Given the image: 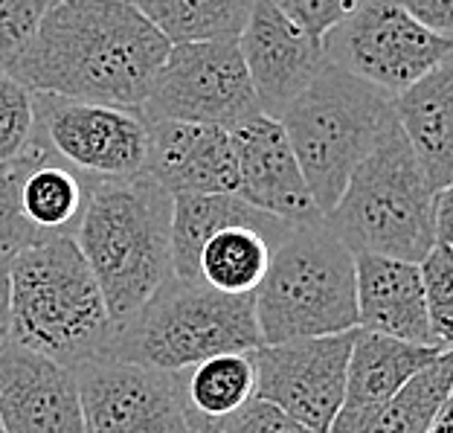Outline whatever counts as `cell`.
<instances>
[{
  "instance_id": "44dd1931",
  "label": "cell",
  "mask_w": 453,
  "mask_h": 433,
  "mask_svg": "<svg viewBox=\"0 0 453 433\" xmlns=\"http://www.w3.org/2000/svg\"><path fill=\"white\" fill-rule=\"evenodd\" d=\"M247 224L256 227L273 239L291 230L273 215L256 210L235 192L224 195H178L172 207V271L180 280H195V265H198V253L203 242L215 236L224 227Z\"/></svg>"
},
{
  "instance_id": "83f0119b",
  "label": "cell",
  "mask_w": 453,
  "mask_h": 433,
  "mask_svg": "<svg viewBox=\"0 0 453 433\" xmlns=\"http://www.w3.org/2000/svg\"><path fill=\"white\" fill-rule=\"evenodd\" d=\"M47 6L44 0H0V73H12Z\"/></svg>"
},
{
  "instance_id": "836d02e7",
  "label": "cell",
  "mask_w": 453,
  "mask_h": 433,
  "mask_svg": "<svg viewBox=\"0 0 453 433\" xmlns=\"http://www.w3.org/2000/svg\"><path fill=\"white\" fill-rule=\"evenodd\" d=\"M9 265L12 259H0V346L9 340Z\"/></svg>"
},
{
  "instance_id": "7c38bea8",
  "label": "cell",
  "mask_w": 453,
  "mask_h": 433,
  "mask_svg": "<svg viewBox=\"0 0 453 433\" xmlns=\"http://www.w3.org/2000/svg\"><path fill=\"white\" fill-rule=\"evenodd\" d=\"M76 381L85 433H195L178 373L102 358Z\"/></svg>"
},
{
  "instance_id": "2e32d148",
  "label": "cell",
  "mask_w": 453,
  "mask_h": 433,
  "mask_svg": "<svg viewBox=\"0 0 453 433\" xmlns=\"http://www.w3.org/2000/svg\"><path fill=\"white\" fill-rule=\"evenodd\" d=\"M146 174L157 181L172 198L235 192L239 189V160H235L233 134L219 126H203V122L149 120Z\"/></svg>"
},
{
  "instance_id": "e0dca14e",
  "label": "cell",
  "mask_w": 453,
  "mask_h": 433,
  "mask_svg": "<svg viewBox=\"0 0 453 433\" xmlns=\"http://www.w3.org/2000/svg\"><path fill=\"white\" fill-rule=\"evenodd\" d=\"M441 355L436 346H418L387 335L357 329L349 358L346 398L328 433H360L366 421L387 405L410 378Z\"/></svg>"
},
{
  "instance_id": "484cf974",
  "label": "cell",
  "mask_w": 453,
  "mask_h": 433,
  "mask_svg": "<svg viewBox=\"0 0 453 433\" xmlns=\"http://www.w3.org/2000/svg\"><path fill=\"white\" fill-rule=\"evenodd\" d=\"M421 285H425V305L434 346L441 352L453 349V247L436 244L418 262Z\"/></svg>"
},
{
  "instance_id": "74e56055",
  "label": "cell",
  "mask_w": 453,
  "mask_h": 433,
  "mask_svg": "<svg viewBox=\"0 0 453 433\" xmlns=\"http://www.w3.org/2000/svg\"><path fill=\"white\" fill-rule=\"evenodd\" d=\"M131 4H140V0H131Z\"/></svg>"
},
{
  "instance_id": "8992f818",
  "label": "cell",
  "mask_w": 453,
  "mask_h": 433,
  "mask_svg": "<svg viewBox=\"0 0 453 433\" xmlns=\"http://www.w3.org/2000/svg\"><path fill=\"white\" fill-rule=\"evenodd\" d=\"M259 346L253 297H230L172 274L146 305L117 323L108 358L183 373L207 358Z\"/></svg>"
},
{
  "instance_id": "5bb4252c",
  "label": "cell",
  "mask_w": 453,
  "mask_h": 433,
  "mask_svg": "<svg viewBox=\"0 0 453 433\" xmlns=\"http://www.w3.org/2000/svg\"><path fill=\"white\" fill-rule=\"evenodd\" d=\"M244 67L265 117L280 120L288 105L328 65L323 44L308 38L271 0H259L239 35Z\"/></svg>"
},
{
  "instance_id": "cb8c5ba5",
  "label": "cell",
  "mask_w": 453,
  "mask_h": 433,
  "mask_svg": "<svg viewBox=\"0 0 453 433\" xmlns=\"http://www.w3.org/2000/svg\"><path fill=\"white\" fill-rule=\"evenodd\" d=\"M259 0H140L134 4L169 44L235 41Z\"/></svg>"
},
{
  "instance_id": "7a4b0ae2",
  "label": "cell",
  "mask_w": 453,
  "mask_h": 433,
  "mask_svg": "<svg viewBox=\"0 0 453 433\" xmlns=\"http://www.w3.org/2000/svg\"><path fill=\"white\" fill-rule=\"evenodd\" d=\"M117 323L79 244L50 239L9 265V340L67 369L108 358Z\"/></svg>"
},
{
  "instance_id": "5b68a950",
  "label": "cell",
  "mask_w": 453,
  "mask_h": 433,
  "mask_svg": "<svg viewBox=\"0 0 453 433\" xmlns=\"http://www.w3.org/2000/svg\"><path fill=\"white\" fill-rule=\"evenodd\" d=\"M262 346L357 329L355 253L326 221L300 224L273 247L253 294Z\"/></svg>"
},
{
  "instance_id": "9a60e30c",
  "label": "cell",
  "mask_w": 453,
  "mask_h": 433,
  "mask_svg": "<svg viewBox=\"0 0 453 433\" xmlns=\"http://www.w3.org/2000/svg\"><path fill=\"white\" fill-rule=\"evenodd\" d=\"M4 433H85L76 369L6 340L0 346Z\"/></svg>"
},
{
  "instance_id": "30bf717a",
  "label": "cell",
  "mask_w": 453,
  "mask_h": 433,
  "mask_svg": "<svg viewBox=\"0 0 453 433\" xmlns=\"http://www.w3.org/2000/svg\"><path fill=\"white\" fill-rule=\"evenodd\" d=\"M33 137L90 181L146 174L149 120L140 108L35 94Z\"/></svg>"
},
{
  "instance_id": "6da1fadb",
  "label": "cell",
  "mask_w": 453,
  "mask_h": 433,
  "mask_svg": "<svg viewBox=\"0 0 453 433\" xmlns=\"http://www.w3.org/2000/svg\"><path fill=\"white\" fill-rule=\"evenodd\" d=\"M169 50L131 0H58L12 76L33 94L142 108Z\"/></svg>"
},
{
  "instance_id": "277c9868",
  "label": "cell",
  "mask_w": 453,
  "mask_h": 433,
  "mask_svg": "<svg viewBox=\"0 0 453 433\" xmlns=\"http://www.w3.org/2000/svg\"><path fill=\"white\" fill-rule=\"evenodd\" d=\"M436 192L421 172L398 117L360 160L326 224L352 253L421 262L436 247Z\"/></svg>"
},
{
  "instance_id": "4fadbf2b",
  "label": "cell",
  "mask_w": 453,
  "mask_h": 433,
  "mask_svg": "<svg viewBox=\"0 0 453 433\" xmlns=\"http://www.w3.org/2000/svg\"><path fill=\"white\" fill-rule=\"evenodd\" d=\"M230 134L239 160V198L291 227L326 221L280 120L259 113Z\"/></svg>"
},
{
  "instance_id": "7402d4cb",
  "label": "cell",
  "mask_w": 453,
  "mask_h": 433,
  "mask_svg": "<svg viewBox=\"0 0 453 433\" xmlns=\"http://www.w3.org/2000/svg\"><path fill=\"white\" fill-rule=\"evenodd\" d=\"M282 239H273L247 224L224 227L203 242L195 265V282L230 297H253L267 276L273 247Z\"/></svg>"
},
{
  "instance_id": "1f68e13d",
  "label": "cell",
  "mask_w": 453,
  "mask_h": 433,
  "mask_svg": "<svg viewBox=\"0 0 453 433\" xmlns=\"http://www.w3.org/2000/svg\"><path fill=\"white\" fill-rule=\"evenodd\" d=\"M421 27L439 35H453V0H398Z\"/></svg>"
},
{
  "instance_id": "8fae6325",
  "label": "cell",
  "mask_w": 453,
  "mask_h": 433,
  "mask_svg": "<svg viewBox=\"0 0 453 433\" xmlns=\"http://www.w3.org/2000/svg\"><path fill=\"white\" fill-rule=\"evenodd\" d=\"M357 329L253 349L256 398L314 433H328L346 398L349 358Z\"/></svg>"
},
{
  "instance_id": "ba28073f",
  "label": "cell",
  "mask_w": 453,
  "mask_h": 433,
  "mask_svg": "<svg viewBox=\"0 0 453 433\" xmlns=\"http://www.w3.org/2000/svg\"><path fill=\"white\" fill-rule=\"evenodd\" d=\"M323 50L332 65L395 99L448 58L450 38L421 27L398 0H357Z\"/></svg>"
},
{
  "instance_id": "d6a6232c",
  "label": "cell",
  "mask_w": 453,
  "mask_h": 433,
  "mask_svg": "<svg viewBox=\"0 0 453 433\" xmlns=\"http://www.w3.org/2000/svg\"><path fill=\"white\" fill-rule=\"evenodd\" d=\"M436 244L453 247V181L436 192Z\"/></svg>"
},
{
  "instance_id": "ab89813d",
  "label": "cell",
  "mask_w": 453,
  "mask_h": 433,
  "mask_svg": "<svg viewBox=\"0 0 453 433\" xmlns=\"http://www.w3.org/2000/svg\"><path fill=\"white\" fill-rule=\"evenodd\" d=\"M0 433H4V428H0Z\"/></svg>"
},
{
  "instance_id": "4dcf8cb0",
  "label": "cell",
  "mask_w": 453,
  "mask_h": 433,
  "mask_svg": "<svg viewBox=\"0 0 453 433\" xmlns=\"http://www.w3.org/2000/svg\"><path fill=\"white\" fill-rule=\"evenodd\" d=\"M195 433H314V430H308L300 421L285 416L280 407L267 405L262 398H253L247 401L239 414L212 421L207 428H198Z\"/></svg>"
},
{
  "instance_id": "8d00e7d4",
  "label": "cell",
  "mask_w": 453,
  "mask_h": 433,
  "mask_svg": "<svg viewBox=\"0 0 453 433\" xmlns=\"http://www.w3.org/2000/svg\"><path fill=\"white\" fill-rule=\"evenodd\" d=\"M44 4H58V0H44Z\"/></svg>"
},
{
  "instance_id": "d590c367",
  "label": "cell",
  "mask_w": 453,
  "mask_h": 433,
  "mask_svg": "<svg viewBox=\"0 0 453 433\" xmlns=\"http://www.w3.org/2000/svg\"><path fill=\"white\" fill-rule=\"evenodd\" d=\"M441 67H448V70H453V35H450V50H448V58L441 61Z\"/></svg>"
},
{
  "instance_id": "d4e9b609",
  "label": "cell",
  "mask_w": 453,
  "mask_h": 433,
  "mask_svg": "<svg viewBox=\"0 0 453 433\" xmlns=\"http://www.w3.org/2000/svg\"><path fill=\"white\" fill-rule=\"evenodd\" d=\"M453 393V349L441 352L378 407L360 433H427Z\"/></svg>"
},
{
  "instance_id": "4316f807",
  "label": "cell",
  "mask_w": 453,
  "mask_h": 433,
  "mask_svg": "<svg viewBox=\"0 0 453 433\" xmlns=\"http://www.w3.org/2000/svg\"><path fill=\"white\" fill-rule=\"evenodd\" d=\"M35 131V94L12 73H0V169L12 166Z\"/></svg>"
},
{
  "instance_id": "603a6c76",
  "label": "cell",
  "mask_w": 453,
  "mask_h": 433,
  "mask_svg": "<svg viewBox=\"0 0 453 433\" xmlns=\"http://www.w3.org/2000/svg\"><path fill=\"white\" fill-rule=\"evenodd\" d=\"M192 430L239 414L256 398L253 352H224L178 373Z\"/></svg>"
},
{
  "instance_id": "f35d334b",
  "label": "cell",
  "mask_w": 453,
  "mask_h": 433,
  "mask_svg": "<svg viewBox=\"0 0 453 433\" xmlns=\"http://www.w3.org/2000/svg\"><path fill=\"white\" fill-rule=\"evenodd\" d=\"M450 401H453V393H450Z\"/></svg>"
},
{
  "instance_id": "3957f363",
  "label": "cell",
  "mask_w": 453,
  "mask_h": 433,
  "mask_svg": "<svg viewBox=\"0 0 453 433\" xmlns=\"http://www.w3.org/2000/svg\"><path fill=\"white\" fill-rule=\"evenodd\" d=\"M174 198L149 174L128 181H96L76 227L88 267L94 271L113 323L146 305L172 271Z\"/></svg>"
},
{
  "instance_id": "ac0fdd59",
  "label": "cell",
  "mask_w": 453,
  "mask_h": 433,
  "mask_svg": "<svg viewBox=\"0 0 453 433\" xmlns=\"http://www.w3.org/2000/svg\"><path fill=\"white\" fill-rule=\"evenodd\" d=\"M357 276V329L407 344L434 346L425 285L416 262L355 253Z\"/></svg>"
},
{
  "instance_id": "e575fe53",
  "label": "cell",
  "mask_w": 453,
  "mask_h": 433,
  "mask_svg": "<svg viewBox=\"0 0 453 433\" xmlns=\"http://www.w3.org/2000/svg\"><path fill=\"white\" fill-rule=\"evenodd\" d=\"M427 433H453V401L448 398V405L441 407V414L434 419V425H430Z\"/></svg>"
},
{
  "instance_id": "9c48e42d",
  "label": "cell",
  "mask_w": 453,
  "mask_h": 433,
  "mask_svg": "<svg viewBox=\"0 0 453 433\" xmlns=\"http://www.w3.org/2000/svg\"><path fill=\"white\" fill-rule=\"evenodd\" d=\"M140 111L149 120L203 122L226 131L259 117L262 108L244 67L239 38L172 44Z\"/></svg>"
},
{
  "instance_id": "f546056e",
  "label": "cell",
  "mask_w": 453,
  "mask_h": 433,
  "mask_svg": "<svg viewBox=\"0 0 453 433\" xmlns=\"http://www.w3.org/2000/svg\"><path fill=\"white\" fill-rule=\"evenodd\" d=\"M271 4L308 38L323 44V38L355 12L357 0H271Z\"/></svg>"
},
{
  "instance_id": "ffe728a7",
  "label": "cell",
  "mask_w": 453,
  "mask_h": 433,
  "mask_svg": "<svg viewBox=\"0 0 453 433\" xmlns=\"http://www.w3.org/2000/svg\"><path fill=\"white\" fill-rule=\"evenodd\" d=\"M393 108L430 189H445L453 181V70H430L393 99Z\"/></svg>"
},
{
  "instance_id": "d6986e66",
  "label": "cell",
  "mask_w": 453,
  "mask_h": 433,
  "mask_svg": "<svg viewBox=\"0 0 453 433\" xmlns=\"http://www.w3.org/2000/svg\"><path fill=\"white\" fill-rule=\"evenodd\" d=\"M12 169L18 174L20 213H24L27 224L41 236V242L65 239V236L73 239L96 181H90L88 174L58 160L35 137L12 163Z\"/></svg>"
},
{
  "instance_id": "f1b7e54d",
  "label": "cell",
  "mask_w": 453,
  "mask_h": 433,
  "mask_svg": "<svg viewBox=\"0 0 453 433\" xmlns=\"http://www.w3.org/2000/svg\"><path fill=\"white\" fill-rule=\"evenodd\" d=\"M33 244H41V236L20 213L15 169L4 166L0 169V259H15L20 251Z\"/></svg>"
},
{
  "instance_id": "52a82bcc",
  "label": "cell",
  "mask_w": 453,
  "mask_h": 433,
  "mask_svg": "<svg viewBox=\"0 0 453 433\" xmlns=\"http://www.w3.org/2000/svg\"><path fill=\"white\" fill-rule=\"evenodd\" d=\"M393 117V97L332 61L288 105L280 122L323 215L334 210Z\"/></svg>"
}]
</instances>
